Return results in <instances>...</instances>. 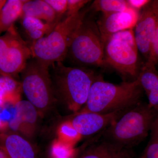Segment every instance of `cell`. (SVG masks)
Wrapping results in <instances>:
<instances>
[{
    "instance_id": "6da1fadb",
    "label": "cell",
    "mask_w": 158,
    "mask_h": 158,
    "mask_svg": "<svg viewBox=\"0 0 158 158\" xmlns=\"http://www.w3.org/2000/svg\"><path fill=\"white\" fill-rule=\"evenodd\" d=\"M143 90L138 79L114 84L98 76L85 106L77 113H109L131 107L141 102Z\"/></svg>"
},
{
    "instance_id": "7a4b0ae2",
    "label": "cell",
    "mask_w": 158,
    "mask_h": 158,
    "mask_svg": "<svg viewBox=\"0 0 158 158\" xmlns=\"http://www.w3.org/2000/svg\"><path fill=\"white\" fill-rule=\"evenodd\" d=\"M158 113L148 103L140 102L127 110L99 135L113 144L132 149L148 135Z\"/></svg>"
},
{
    "instance_id": "3957f363",
    "label": "cell",
    "mask_w": 158,
    "mask_h": 158,
    "mask_svg": "<svg viewBox=\"0 0 158 158\" xmlns=\"http://www.w3.org/2000/svg\"><path fill=\"white\" fill-rule=\"evenodd\" d=\"M51 75L55 95L73 114L85 106L90 88L98 76L85 68L65 66L62 62L55 63Z\"/></svg>"
},
{
    "instance_id": "277c9868",
    "label": "cell",
    "mask_w": 158,
    "mask_h": 158,
    "mask_svg": "<svg viewBox=\"0 0 158 158\" xmlns=\"http://www.w3.org/2000/svg\"><path fill=\"white\" fill-rule=\"evenodd\" d=\"M88 9L78 14L66 16L44 37L31 44L32 58L50 67L62 61L67 56L74 35L83 22Z\"/></svg>"
},
{
    "instance_id": "5b68a950",
    "label": "cell",
    "mask_w": 158,
    "mask_h": 158,
    "mask_svg": "<svg viewBox=\"0 0 158 158\" xmlns=\"http://www.w3.org/2000/svg\"><path fill=\"white\" fill-rule=\"evenodd\" d=\"M49 69L32 58L21 73L22 91L41 118L50 113L57 102Z\"/></svg>"
},
{
    "instance_id": "8992f818",
    "label": "cell",
    "mask_w": 158,
    "mask_h": 158,
    "mask_svg": "<svg viewBox=\"0 0 158 158\" xmlns=\"http://www.w3.org/2000/svg\"><path fill=\"white\" fill-rule=\"evenodd\" d=\"M138 49L134 29H127L113 34L105 44V62L124 78L137 79Z\"/></svg>"
},
{
    "instance_id": "52a82bcc",
    "label": "cell",
    "mask_w": 158,
    "mask_h": 158,
    "mask_svg": "<svg viewBox=\"0 0 158 158\" xmlns=\"http://www.w3.org/2000/svg\"><path fill=\"white\" fill-rule=\"evenodd\" d=\"M104 48L97 24L85 19L74 35L67 55L81 65L106 67Z\"/></svg>"
},
{
    "instance_id": "ba28073f",
    "label": "cell",
    "mask_w": 158,
    "mask_h": 158,
    "mask_svg": "<svg viewBox=\"0 0 158 158\" xmlns=\"http://www.w3.org/2000/svg\"><path fill=\"white\" fill-rule=\"evenodd\" d=\"M31 58V44L21 37L15 26L0 36V76L15 78Z\"/></svg>"
},
{
    "instance_id": "9c48e42d",
    "label": "cell",
    "mask_w": 158,
    "mask_h": 158,
    "mask_svg": "<svg viewBox=\"0 0 158 158\" xmlns=\"http://www.w3.org/2000/svg\"><path fill=\"white\" fill-rule=\"evenodd\" d=\"M129 108L105 114L77 113L66 121L81 138L96 136L109 127Z\"/></svg>"
},
{
    "instance_id": "30bf717a",
    "label": "cell",
    "mask_w": 158,
    "mask_h": 158,
    "mask_svg": "<svg viewBox=\"0 0 158 158\" xmlns=\"http://www.w3.org/2000/svg\"><path fill=\"white\" fill-rule=\"evenodd\" d=\"M12 118L8 122L9 130L31 139L35 136L38 125L39 113L27 100H21L14 106Z\"/></svg>"
},
{
    "instance_id": "8fae6325",
    "label": "cell",
    "mask_w": 158,
    "mask_h": 158,
    "mask_svg": "<svg viewBox=\"0 0 158 158\" xmlns=\"http://www.w3.org/2000/svg\"><path fill=\"white\" fill-rule=\"evenodd\" d=\"M139 16L138 10L131 7L125 11L103 14L97 24L105 44L113 34L134 29Z\"/></svg>"
},
{
    "instance_id": "7c38bea8",
    "label": "cell",
    "mask_w": 158,
    "mask_h": 158,
    "mask_svg": "<svg viewBox=\"0 0 158 158\" xmlns=\"http://www.w3.org/2000/svg\"><path fill=\"white\" fill-rule=\"evenodd\" d=\"M156 27V19L152 2L139 16L134 29L138 51L148 60L150 53Z\"/></svg>"
},
{
    "instance_id": "4fadbf2b",
    "label": "cell",
    "mask_w": 158,
    "mask_h": 158,
    "mask_svg": "<svg viewBox=\"0 0 158 158\" xmlns=\"http://www.w3.org/2000/svg\"><path fill=\"white\" fill-rule=\"evenodd\" d=\"M78 158H135L132 149H128L104 140L98 135Z\"/></svg>"
},
{
    "instance_id": "5bb4252c",
    "label": "cell",
    "mask_w": 158,
    "mask_h": 158,
    "mask_svg": "<svg viewBox=\"0 0 158 158\" xmlns=\"http://www.w3.org/2000/svg\"><path fill=\"white\" fill-rule=\"evenodd\" d=\"M0 148L9 158H37L35 149L29 140L10 130L0 133Z\"/></svg>"
},
{
    "instance_id": "9a60e30c",
    "label": "cell",
    "mask_w": 158,
    "mask_h": 158,
    "mask_svg": "<svg viewBox=\"0 0 158 158\" xmlns=\"http://www.w3.org/2000/svg\"><path fill=\"white\" fill-rule=\"evenodd\" d=\"M24 16L35 18L54 26L60 21L45 0H27L23 6L21 17Z\"/></svg>"
},
{
    "instance_id": "2e32d148",
    "label": "cell",
    "mask_w": 158,
    "mask_h": 158,
    "mask_svg": "<svg viewBox=\"0 0 158 158\" xmlns=\"http://www.w3.org/2000/svg\"><path fill=\"white\" fill-rule=\"evenodd\" d=\"M21 84L14 78L0 76V109L21 100Z\"/></svg>"
},
{
    "instance_id": "e0dca14e",
    "label": "cell",
    "mask_w": 158,
    "mask_h": 158,
    "mask_svg": "<svg viewBox=\"0 0 158 158\" xmlns=\"http://www.w3.org/2000/svg\"><path fill=\"white\" fill-rule=\"evenodd\" d=\"M27 0H8L0 12V36L6 33L22 14L23 7Z\"/></svg>"
},
{
    "instance_id": "ac0fdd59",
    "label": "cell",
    "mask_w": 158,
    "mask_h": 158,
    "mask_svg": "<svg viewBox=\"0 0 158 158\" xmlns=\"http://www.w3.org/2000/svg\"><path fill=\"white\" fill-rule=\"evenodd\" d=\"M21 18L23 28L32 40V43L48 34L55 26L34 17L24 16Z\"/></svg>"
},
{
    "instance_id": "d6986e66",
    "label": "cell",
    "mask_w": 158,
    "mask_h": 158,
    "mask_svg": "<svg viewBox=\"0 0 158 158\" xmlns=\"http://www.w3.org/2000/svg\"><path fill=\"white\" fill-rule=\"evenodd\" d=\"M137 79L145 94L158 90V73L155 66L143 65Z\"/></svg>"
},
{
    "instance_id": "ffe728a7",
    "label": "cell",
    "mask_w": 158,
    "mask_h": 158,
    "mask_svg": "<svg viewBox=\"0 0 158 158\" xmlns=\"http://www.w3.org/2000/svg\"><path fill=\"white\" fill-rule=\"evenodd\" d=\"M129 7L127 1L125 0H95L88 10L101 11L103 14H110L125 11Z\"/></svg>"
},
{
    "instance_id": "44dd1931",
    "label": "cell",
    "mask_w": 158,
    "mask_h": 158,
    "mask_svg": "<svg viewBox=\"0 0 158 158\" xmlns=\"http://www.w3.org/2000/svg\"><path fill=\"white\" fill-rule=\"evenodd\" d=\"M149 134V141L141 158H158V113Z\"/></svg>"
},
{
    "instance_id": "7402d4cb",
    "label": "cell",
    "mask_w": 158,
    "mask_h": 158,
    "mask_svg": "<svg viewBox=\"0 0 158 158\" xmlns=\"http://www.w3.org/2000/svg\"><path fill=\"white\" fill-rule=\"evenodd\" d=\"M152 5L156 19V27L150 53L144 65L148 66H155L158 63V1L152 2Z\"/></svg>"
},
{
    "instance_id": "603a6c76",
    "label": "cell",
    "mask_w": 158,
    "mask_h": 158,
    "mask_svg": "<svg viewBox=\"0 0 158 158\" xmlns=\"http://www.w3.org/2000/svg\"><path fill=\"white\" fill-rule=\"evenodd\" d=\"M53 9L57 17L61 20V16L67 11V0H45Z\"/></svg>"
},
{
    "instance_id": "cb8c5ba5",
    "label": "cell",
    "mask_w": 158,
    "mask_h": 158,
    "mask_svg": "<svg viewBox=\"0 0 158 158\" xmlns=\"http://www.w3.org/2000/svg\"><path fill=\"white\" fill-rule=\"evenodd\" d=\"M66 16H70L78 14L82 9L90 1L88 0H67Z\"/></svg>"
},
{
    "instance_id": "d4e9b609",
    "label": "cell",
    "mask_w": 158,
    "mask_h": 158,
    "mask_svg": "<svg viewBox=\"0 0 158 158\" xmlns=\"http://www.w3.org/2000/svg\"><path fill=\"white\" fill-rule=\"evenodd\" d=\"M130 7L138 10L147 6L151 1L148 0H128Z\"/></svg>"
},
{
    "instance_id": "484cf974",
    "label": "cell",
    "mask_w": 158,
    "mask_h": 158,
    "mask_svg": "<svg viewBox=\"0 0 158 158\" xmlns=\"http://www.w3.org/2000/svg\"><path fill=\"white\" fill-rule=\"evenodd\" d=\"M9 130L8 122L3 120L0 118V133L4 132Z\"/></svg>"
},
{
    "instance_id": "4316f807",
    "label": "cell",
    "mask_w": 158,
    "mask_h": 158,
    "mask_svg": "<svg viewBox=\"0 0 158 158\" xmlns=\"http://www.w3.org/2000/svg\"><path fill=\"white\" fill-rule=\"evenodd\" d=\"M0 158H9L6 152L1 148H0Z\"/></svg>"
},
{
    "instance_id": "83f0119b",
    "label": "cell",
    "mask_w": 158,
    "mask_h": 158,
    "mask_svg": "<svg viewBox=\"0 0 158 158\" xmlns=\"http://www.w3.org/2000/svg\"><path fill=\"white\" fill-rule=\"evenodd\" d=\"M7 1L6 0H0V12L5 6Z\"/></svg>"
},
{
    "instance_id": "f1b7e54d",
    "label": "cell",
    "mask_w": 158,
    "mask_h": 158,
    "mask_svg": "<svg viewBox=\"0 0 158 158\" xmlns=\"http://www.w3.org/2000/svg\"><path fill=\"white\" fill-rule=\"evenodd\" d=\"M63 158H75L74 157V154H73V155L69 156Z\"/></svg>"
}]
</instances>
